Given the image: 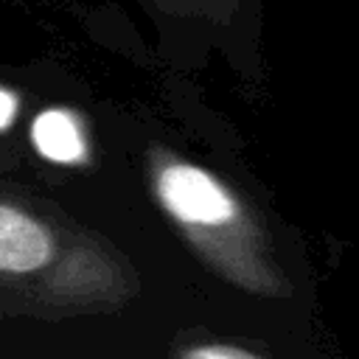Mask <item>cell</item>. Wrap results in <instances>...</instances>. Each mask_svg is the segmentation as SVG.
<instances>
[{
  "label": "cell",
  "mask_w": 359,
  "mask_h": 359,
  "mask_svg": "<svg viewBox=\"0 0 359 359\" xmlns=\"http://www.w3.org/2000/svg\"><path fill=\"white\" fill-rule=\"evenodd\" d=\"M154 194L210 266L244 289L280 292V278L264 258L261 233L222 180L194 163L163 157L154 165Z\"/></svg>",
  "instance_id": "6da1fadb"
},
{
  "label": "cell",
  "mask_w": 359,
  "mask_h": 359,
  "mask_svg": "<svg viewBox=\"0 0 359 359\" xmlns=\"http://www.w3.org/2000/svg\"><path fill=\"white\" fill-rule=\"evenodd\" d=\"M53 236L34 216L0 202V272L28 275L50 264Z\"/></svg>",
  "instance_id": "7a4b0ae2"
},
{
  "label": "cell",
  "mask_w": 359,
  "mask_h": 359,
  "mask_svg": "<svg viewBox=\"0 0 359 359\" xmlns=\"http://www.w3.org/2000/svg\"><path fill=\"white\" fill-rule=\"evenodd\" d=\"M34 146L42 157L53 163H79L87 154L84 135L76 123V118L65 109H45L31 126Z\"/></svg>",
  "instance_id": "3957f363"
},
{
  "label": "cell",
  "mask_w": 359,
  "mask_h": 359,
  "mask_svg": "<svg viewBox=\"0 0 359 359\" xmlns=\"http://www.w3.org/2000/svg\"><path fill=\"white\" fill-rule=\"evenodd\" d=\"M180 359H261V356L236 345H194Z\"/></svg>",
  "instance_id": "277c9868"
},
{
  "label": "cell",
  "mask_w": 359,
  "mask_h": 359,
  "mask_svg": "<svg viewBox=\"0 0 359 359\" xmlns=\"http://www.w3.org/2000/svg\"><path fill=\"white\" fill-rule=\"evenodd\" d=\"M14 112H17L14 95H8L6 90H0V129H6V126L14 121Z\"/></svg>",
  "instance_id": "5b68a950"
}]
</instances>
